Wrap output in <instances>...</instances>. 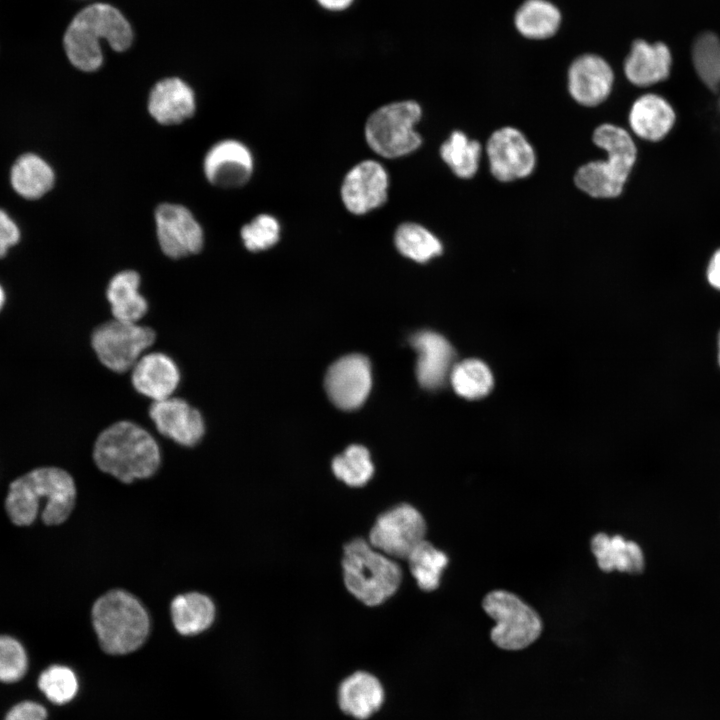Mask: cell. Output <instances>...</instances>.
<instances>
[{"instance_id":"obj_1","label":"cell","mask_w":720,"mask_h":720,"mask_svg":"<svg viewBox=\"0 0 720 720\" xmlns=\"http://www.w3.org/2000/svg\"><path fill=\"white\" fill-rule=\"evenodd\" d=\"M75 501L72 476L58 467H41L10 484L5 508L10 520L18 526L32 524L39 513L42 521L52 526L68 519Z\"/></svg>"},{"instance_id":"obj_2","label":"cell","mask_w":720,"mask_h":720,"mask_svg":"<svg viewBox=\"0 0 720 720\" xmlns=\"http://www.w3.org/2000/svg\"><path fill=\"white\" fill-rule=\"evenodd\" d=\"M133 28L123 13L109 3H93L78 12L63 38L66 55L73 66L85 72L98 70L103 63L101 40L116 52L133 43Z\"/></svg>"},{"instance_id":"obj_3","label":"cell","mask_w":720,"mask_h":720,"mask_svg":"<svg viewBox=\"0 0 720 720\" xmlns=\"http://www.w3.org/2000/svg\"><path fill=\"white\" fill-rule=\"evenodd\" d=\"M93 459L102 472L126 484L151 477L161 461L155 439L129 421L114 423L100 433Z\"/></svg>"},{"instance_id":"obj_4","label":"cell","mask_w":720,"mask_h":720,"mask_svg":"<svg viewBox=\"0 0 720 720\" xmlns=\"http://www.w3.org/2000/svg\"><path fill=\"white\" fill-rule=\"evenodd\" d=\"M592 140L606 152L607 158L580 166L574 175V183L590 197L616 198L623 192L636 162L637 147L627 130L611 123L596 127Z\"/></svg>"},{"instance_id":"obj_5","label":"cell","mask_w":720,"mask_h":720,"mask_svg":"<svg viewBox=\"0 0 720 720\" xmlns=\"http://www.w3.org/2000/svg\"><path fill=\"white\" fill-rule=\"evenodd\" d=\"M91 619L99 644L108 654L137 650L150 631L144 606L134 595L120 589L108 591L94 602Z\"/></svg>"},{"instance_id":"obj_6","label":"cell","mask_w":720,"mask_h":720,"mask_svg":"<svg viewBox=\"0 0 720 720\" xmlns=\"http://www.w3.org/2000/svg\"><path fill=\"white\" fill-rule=\"evenodd\" d=\"M342 567L346 588L368 606L379 605L392 596L402 578L398 563L362 538L344 546Z\"/></svg>"},{"instance_id":"obj_7","label":"cell","mask_w":720,"mask_h":720,"mask_svg":"<svg viewBox=\"0 0 720 720\" xmlns=\"http://www.w3.org/2000/svg\"><path fill=\"white\" fill-rule=\"evenodd\" d=\"M421 107L415 101L393 102L374 111L365 125L368 145L377 154L397 158L416 150L422 143L414 125L421 118Z\"/></svg>"},{"instance_id":"obj_8","label":"cell","mask_w":720,"mask_h":720,"mask_svg":"<svg viewBox=\"0 0 720 720\" xmlns=\"http://www.w3.org/2000/svg\"><path fill=\"white\" fill-rule=\"evenodd\" d=\"M482 607L495 620L490 639L497 648L520 651L532 645L542 633L538 613L513 593L492 591L484 597Z\"/></svg>"},{"instance_id":"obj_9","label":"cell","mask_w":720,"mask_h":720,"mask_svg":"<svg viewBox=\"0 0 720 720\" xmlns=\"http://www.w3.org/2000/svg\"><path fill=\"white\" fill-rule=\"evenodd\" d=\"M155 338L149 327L113 319L95 329L91 344L105 367L123 373L133 368Z\"/></svg>"},{"instance_id":"obj_10","label":"cell","mask_w":720,"mask_h":720,"mask_svg":"<svg viewBox=\"0 0 720 720\" xmlns=\"http://www.w3.org/2000/svg\"><path fill=\"white\" fill-rule=\"evenodd\" d=\"M425 520L409 504H399L383 512L369 533V543L392 559H406L424 540Z\"/></svg>"},{"instance_id":"obj_11","label":"cell","mask_w":720,"mask_h":720,"mask_svg":"<svg viewBox=\"0 0 720 720\" xmlns=\"http://www.w3.org/2000/svg\"><path fill=\"white\" fill-rule=\"evenodd\" d=\"M485 149L490 173L500 182L527 178L535 170V150L515 127L505 126L492 132Z\"/></svg>"},{"instance_id":"obj_12","label":"cell","mask_w":720,"mask_h":720,"mask_svg":"<svg viewBox=\"0 0 720 720\" xmlns=\"http://www.w3.org/2000/svg\"><path fill=\"white\" fill-rule=\"evenodd\" d=\"M157 237L162 251L177 259L198 253L203 246V231L184 206L164 203L155 211Z\"/></svg>"},{"instance_id":"obj_13","label":"cell","mask_w":720,"mask_h":720,"mask_svg":"<svg viewBox=\"0 0 720 720\" xmlns=\"http://www.w3.org/2000/svg\"><path fill=\"white\" fill-rule=\"evenodd\" d=\"M324 386L328 397L338 408H358L366 400L371 388L368 358L361 354H350L338 359L329 367Z\"/></svg>"},{"instance_id":"obj_14","label":"cell","mask_w":720,"mask_h":720,"mask_svg":"<svg viewBox=\"0 0 720 720\" xmlns=\"http://www.w3.org/2000/svg\"><path fill=\"white\" fill-rule=\"evenodd\" d=\"M387 188L388 175L383 166L376 161L365 160L345 176L341 197L351 213L362 215L384 204Z\"/></svg>"},{"instance_id":"obj_15","label":"cell","mask_w":720,"mask_h":720,"mask_svg":"<svg viewBox=\"0 0 720 720\" xmlns=\"http://www.w3.org/2000/svg\"><path fill=\"white\" fill-rule=\"evenodd\" d=\"M568 91L580 105L595 107L610 95L614 72L608 62L595 54L577 57L568 69Z\"/></svg>"},{"instance_id":"obj_16","label":"cell","mask_w":720,"mask_h":720,"mask_svg":"<svg viewBox=\"0 0 720 720\" xmlns=\"http://www.w3.org/2000/svg\"><path fill=\"white\" fill-rule=\"evenodd\" d=\"M149 416L162 435L181 446H195L205 433L201 413L181 398L154 401Z\"/></svg>"},{"instance_id":"obj_17","label":"cell","mask_w":720,"mask_h":720,"mask_svg":"<svg viewBox=\"0 0 720 720\" xmlns=\"http://www.w3.org/2000/svg\"><path fill=\"white\" fill-rule=\"evenodd\" d=\"M203 169L207 180L222 188L244 185L253 171V157L241 142L228 139L213 145L207 152Z\"/></svg>"},{"instance_id":"obj_18","label":"cell","mask_w":720,"mask_h":720,"mask_svg":"<svg viewBox=\"0 0 720 720\" xmlns=\"http://www.w3.org/2000/svg\"><path fill=\"white\" fill-rule=\"evenodd\" d=\"M410 345L417 351L416 376L426 389L442 386L452 369L455 352L451 344L440 334L420 331L412 335Z\"/></svg>"},{"instance_id":"obj_19","label":"cell","mask_w":720,"mask_h":720,"mask_svg":"<svg viewBox=\"0 0 720 720\" xmlns=\"http://www.w3.org/2000/svg\"><path fill=\"white\" fill-rule=\"evenodd\" d=\"M131 370L135 390L153 402L172 397L180 382L176 363L160 352L143 354Z\"/></svg>"},{"instance_id":"obj_20","label":"cell","mask_w":720,"mask_h":720,"mask_svg":"<svg viewBox=\"0 0 720 720\" xmlns=\"http://www.w3.org/2000/svg\"><path fill=\"white\" fill-rule=\"evenodd\" d=\"M192 88L178 77L158 81L148 98V111L160 124L175 125L190 118L195 111Z\"/></svg>"},{"instance_id":"obj_21","label":"cell","mask_w":720,"mask_h":720,"mask_svg":"<svg viewBox=\"0 0 720 720\" xmlns=\"http://www.w3.org/2000/svg\"><path fill=\"white\" fill-rule=\"evenodd\" d=\"M671 65L672 56L664 43L636 40L624 61V73L633 85L646 87L665 80Z\"/></svg>"},{"instance_id":"obj_22","label":"cell","mask_w":720,"mask_h":720,"mask_svg":"<svg viewBox=\"0 0 720 720\" xmlns=\"http://www.w3.org/2000/svg\"><path fill=\"white\" fill-rule=\"evenodd\" d=\"M675 119L672 106L663 97L650 93L638 97L628 114L632 132L651 142L662 140L672 129Z\"/></svg>"},{"instance_id":"obj_23","label":"cell","mask_w":720,"mask_h":720,"mask_svg":"<svg viewBox=\"0 0 720 720\" xmlns=\"http://www.w3.org/2000/svg\"><path fill=\"white\" fill-rule=\"evenodd\" d=\"M591 550L599 568L604 572L617 570L638 574L644 569L645 562L641 547L620 535L613 537L605 533L594 535L591 540Z\"/></svg>"},{"instance_id":"obj_24","label":"cell","mask_w":720,"mask_h":720,"mask_svg":"<svg viewBox=\"0 0 720 720\" xmlns=\"http://www.w3.org/2000/svg\"><path fill=\"white\" fill-rule=\"evenodd\" d=\"M383 699L384 691L378 679L363 671L347 677L338 691L340 708L357 719L368 718L376 712Z\"/></svg>"},{"instance_id":"obj_25","label":"cell","mask_w":720,"mask_h":720,"mask_svg":"<svg viewBox=\"0 0 720 720\" xmlns=\"http://www.w3.org/2000/svg\"><path fill=\"white\" fill-rule=\"evenodd\" d=\"M139 287L140 276L135 271H121L112 277L106 297L114 319L137 323L146 314L148 303Z\"/></svg>"},{"instance_id":"obj_26","label":"cell","mask_w":720,"mask_h":720,"mask_svg":"<svg viewBox=\"0 0 720 720\" xmlns=\"http://www.w3.org/2000/svg\"><path fill=\"white\" fill-rule=\"evenodd\" d=\"M170 615L178 633L192 636L207 630L213 624L216 608L206 594L188 592L179 594L172 600Z\"/></svg>"},{"instance_id":"obj_27","label":"cell","mask_w":720,"mask_h":720,"mask_svg":"<svg viewBox=\"0 0 720 720\" xmlns=\"http://www.w3.org/2000/svg\"><path fill=\"white\" fill-rule=\"evenodd\" d=\"M54 172L42 158L35 154L19 157L11 169L14 190L26 199H38L54 185Z\"/></svg>"},{"instance_id":"obj_28","label":"cell","mask_w":720,"mask_h":720,"mask_svg":"<svg viewBox=\"0 0 720 720\" xmlns=\"http://www.w3.org/2000/svg\"><path fill=\"white\" fill-rule=\"evenodd\" d=\"M514 23L524 37L543 40L558 31L561 14L558 8L547 0H526L516 11Z\"/></svg>"},{"instance_id":"obj_29","label":"cell","mask_w":720,"mask_h":720,"mask_svg":"<svg viewBox=\"0 0 720 720\" xmlns=\"http://www.w3.org/2000/svg\"><path fill=\"white\" fill-rule=\"evenodd\" d=\"M482 146L470 140L462 131H453L441 145L440 155L452 172L459 178H472L479 168Z\"/></svg>"},{"instance_id":"obj_30","label":"cell","mask_w":720,"mask_h":720,"mask_svg":"<svg viewBox=\"0 0 720 720\" xmlns=\"http://www.w3.org/2000/svg\"><path fill=\"white\" fill-rule=\"evenodd\" d=\"M394 242L402 255L420 263L427 262L443 251L439 239L416 223L401 224L395 231Z\"/></svg>"},{"instance_id":"obj_31","label":"cell","mask_w":720,"mask_h":720,"mask_svg":"<svg viewBox=\"0 0 720 720\" xmlns=\"http://www.w3.org/2000/svg\"><path fill=\"white\" fill-rule=\"evenodd\" d=\"M411 574L425 591L435 590L440 584L442 571L448 564L446 554L423 540L407 558Z\"/></svg>"},{"instance_id":"obj_32","label":"cell","mask_w":720,"mask_h":720,"mask_svg":"<svg viewBox=\"0 0 720 720\" xmlns=\"http://www.w3.org/2000/svg\"><path fill=\"white\" fill-rule=\"evenodd\" d=\"M450 381L457 394L467 399L487 395L493 386V376L488 366L477 359H467L454 365Z\"/></svg>"},{"instance_id":"obj_33","label":"cell","mask_w":720,"mask_h":720,"mask_svg":"<svg viewBox=\"0 0 720 720\" xmlns=\"http://www.w3.org/2000/svg\"><path fill=\"white\" fill-rule=\"evenodd\" d=\"M334 475L352 487L364 486L373 476L374 466L364 446L351 445L332 461Z\"/></svg>"},{"instance_id":"obj_34","label":"cell","mask_w":720,"mask_h":720,"mask_svg":"<svg viewBox=\"0 0 720 720\" xmlns=\"http://www.w3.org/2000/svg\"><path fill=\"white\" fill-rule=\"evenodd\" d=\"M692 60L700 79L711 90L720 87V39L713 33L701 34L692 49Z\"/></svg>"},{"instance_id":"obj_35","label":"cell","mask_w":720,"mask_h":720,"mask_svg":"<svg viewBox=\"0 0 720 720\" xmlns=\"http://www.w3.org/2000/svg\"><path fill=\"white\" fill-rule=\"evenodd\" d=\"M38 687L54 704H65L77 693L78 681L74 672L63 665H52L38 679Z\"/></svg>"},{"instance_id":"obj_36","label":"cell","mask_w":720,"mask_h":720,"mask_svg":"<svg viewBox=\"0 0 720 720\" xmlns=\"http://www.w3.org/2000/svg\"><path fill=\"white\" fill-rule=\"evenodd\" d=\"M280 237V225L271 215L261 214L241 229V238L251 252H260L275 245Z\"/></svg>"},{"instance_id":"obj_37","label":"cell","mask_w":720,"mask_h":720,"mask_svg":"<svg viewBox=\"0 0 720 720\" xmlns=\"http://www.w3.org/2000/svg\"><path fill=\"white\" fill-rule=\"evenodd\" d=\"M27 668L28 657L23 645L14 637L0 635V682L21 680Z\"/></svg>"},{"instance_id":"obj_38","label":"cell","mask_w":720,"mask_h":720,"mask_svg":"<svg viewBox=\"0 0 720 720\" xmlns=\"http://www.w3.org/2000/svg\"><path fill=\"white\" fill-rule=\"evenodd\" d=\"M45 707L34 701H23L14 705L4 720H46Z\"/></svg>"},{"instance_id":"obj_39","label":"cell","mask_w":720,"mask_h":720,"mask_svg":"<svg viewBox=\"0 0 720 720\" xmlns=\"http://www.w3.org/2000/svg\"><path fill=\"white\" fill-rule=\"evenodd\" d=\"M20 239V231L15 222L0 209V258Z\"/></svg>"},{"instance_id":"obj_40","label":"cell","mask_w":720,"mask_h":720,"mask_svg":"<svg viewBox=\"0 0 720 720\" xmlns=\"http://www.w3.org/2000/svg\"><path fill=\"white\" fill-rule=\"evenodd\" d=\"M707 278L713 287L720 289V249L713 254L709 262Z\"/></svg>"},{"instance_id":"obj_41","label":"cell","mask_w":720,"mask_h":720,"mask_svg":"<svg viewBox=\"0 0 720 720\" xmlns=\"http://www.w3.org/2000/svg\"><path fill=\"white\" fill-rule=\"evenodd\" d=\"M315 2L325 11L339 13L352 7L355 0H315Z\"/></svg>"},{"instance_id":"obj_42","label":"cell","mask_w":720,"mask_h":720,"mask_svg":"<svg viewBox=\"0 0 720 720\" xmlns=\"http://www.w3.org/2000/svg\"><path fill=\"white\" fill-rule=\"evenodd\" d=\"M4 299H5L4 291H3L2 287L0 286V309L3 306Z\"/></svg>"},{"instance_id":"obj_43","label":"cell","mask_w":720,"mask_h":720,"mask_svg":"<svg viewBox=\"0 0 720 720\" xmlns=\"http://www.w3.org/2000/svg\"><path fill=\"white\" fill-rule=\"evenodd\" d=\"M718 360H719V365H720V336H719V356H718Z\"/></svg>"}]
</instances>
